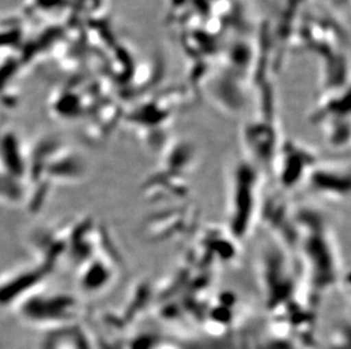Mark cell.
<instances>
[{"mask_svg": "<svg viewBox=\"0 0 351 349\" xmlns=\"http://www.w3.org/2000/svg\"><path fill=\"white\" fill-rule=\"evenodd\" d=\"M314 158V155L305 148H288L278 151L274 160L278 162L282 184L291 188L299 181L306 179L316 164Z\"/></svg>", "mask_w": 351, "mask_h": 349, "instance_id": "obj_2", "label": "cell"}, {"mask_svg": "<svg viewBox=\"0 0 351 349\" xmlns=\"http://www.w3.org/2000/svg\"><path fill=\"white\" fill-rule=\"evenodd\" d=\"M257 176L247 164L234 166L230 190L229 214L231 229L235 236L248 233L254 222L256 209Z\"/></svg>", "mask_w": 351, "mask_h": 349, "instance_id": "obj_1", "label": "cell"}, {"mask_svg": "<svg viewBox=\"0 0 351 349\" xmlns=\"http://www.w3.org/2000/svg\"><path fill=\"white\" fill-rule=\"evenodd\" d=\"M307 178L314 191L321 193L323 196L340 200L348 195L349 172H343L340 167H322L315 164Z\"/></svg>", "mask_w": 351, "mask_h": 349, "instance_id": "obj_3", "label": "cell"}, {"mask_svg": "<svg viewBox=\"0 0 351 349\" xmlns=\"http://www.w3.org/2000/svg\"><path fill=\"white\" fill-rule=\"evenodd\" d=\"M74 343H71L70 340L64 339L60 337H55L53 340H49L47 343L46 348L45 349H77L73 348ZM83 344L79 346V349H82Z\"/></svg>", "mask_w": 351, "mask_h": 349, "instance_id": "obj_4", "label": "cell"}]
</instances>
